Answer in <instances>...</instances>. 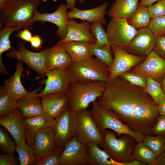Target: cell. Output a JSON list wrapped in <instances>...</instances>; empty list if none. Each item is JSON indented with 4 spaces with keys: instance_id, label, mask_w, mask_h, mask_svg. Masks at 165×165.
<instances>
[{
    "instance_id": "obj_1",
    "label": "cell",
    "mask_w": 165,
    "mask_h": 165,
    "mask_svg": "<svg viewBox=\"0 0 165 165\" xmlns=\"http://www.w3.org/2000/svg\"><path fill=\"white\" fill-rule=\"evenodd\" d=\"M97 100L101 106L113 111L131 130L145 135H151L160 116L158 105L145 89L120 76L106 83Z\"/></svg>"
},
{
    "instance_id": "obj_2",
    "label": "cell",
    "mask_w": 165,
    "mask_h": 165,
    "mask_svg": "<svg viewBox=\"0 0 165 165\" xmlns=\"http://www.w3.org/2000/svg\"><path fill=\"white\" fill-rule=\"evenodd\" d=\"M41 0H9L0 9V26L31 29Z\"/></svg>"
},
{
    "instance_id": "obj_3",
    "label": "cell",
    "mask_w": 165,
    "mask_h": 165,
    "mask_svg": "<svg viewBox=\"0 0 165 165\" xmlns=\"http://www.w3.org/2000/svg\"><path fill=\"white\" fill-rule=\"evenodd\" d=\"M102 135V141L98 146L113 160L122 165H145L134 160L133 153L137 143L131 136L123 134L118 136L110 129L105 130Z\"/></svg>"
},
{
    "instance_id": "obj_4",
    "label": "cell",
    "mask_w": 165,
    "mask_h": 165,
    "mask_svg": "<svg viewBox=\"0 0 165 165\" xmlns=\"http://www.w3.org/2000/svg\"><path fill=\"white\" fill-rule=\"evenodd\" d=\"M106 82L81 81L70 83L66 93L68 106L77 112L86 109L104 92Z\"/></svg>"
},
{
    "instance_id": "obj_5",
    "label": "cell",
    "mask_w": 165,
    "mask_h": 165,
    "mask_svg": "<svg viewBox=\"0 0 165 165\" xmlns=\"http://www.w3.org/2000/svg\"><path fill=\"white\" fill-rule=\"evenodd\" d=\"M67 69L70 83L81 81L107 82L109 75V67L93 57L72 63Z\"/></svg>"
},
{
    "instance_id": "obj_6",
    "label": "cell",
    "mask_w": 165,
    "mask_h": 165,
    "mask_svg": "<svg viewBox=\"0 0 165 165\" xmlns=\"http://www.w3.org/2000/svg\"><path fill=\"white\" fill-rule=\"evenodd\" d=\"M97 100L92 103L90 112L102 134L106 130L110 129L114 131L118 136L128 134L133 137L137 143L143 141L145 135L131 130L122 122L113 111L101 106Z\"/></svg>"
},
{
    "instance_id": "obj_7",
    "label": "cell",
    "mask_w": 165,
    "mask_h": 165,
    "mask_svg": "<svg viewBox=\"0 0 165 165\" xmlns=\"http://www.w3.org/2000/svg\"><path fill=\"white\" fill-rule=\"evenodd\" d=\"M137 32L127 19L113 18L108 24L106 33L110 47L126 51Z\"/></svg>"
},
{
    "instance_id": "obj_8",
    "label": "cell",
    "mask_w": 165,
    "mask_h": 165,
    "mask_svg": "<svg viewBox=\"0 0 165 165\" xmlns=\"http://www.w3.org/2000/svg\"><path fill=\"white\" fill-rule=\"evenodd\" d=\"M77 125V112L68 106L54 119L52 126L56 146L64 148L67 144L75 136Z\"/></svg>"
},
{
    "instance_id": "obj_9",
    "label": "cell",
    "mask_w": 165,
    "mask_h": 165,
    "mask_svg": "<svg viewBox=\"0 0 165 165\" xmlns=\"http://www.w3.org/2000/svg\"><path fill=\"white\" fill-rule=\"evenodd\" d=\"M77 125L75 137L81 143L87 145L94 143L100 145L103 135L94 121L90 111L87 109L77 112Z\"/></svg>"
},
{
    "instance_id": "obj_10",
    "label": "cell",
    "mask_w": 165,
    "mask_h": 165,
    "mask_svg": "<svg viewBox=\"0 0 165 165\" xmlns=\"http://www.w3.org/2000/svg\"><path fill=\"white\" fill-rule=\"evenodd\" d=\"M50 48H47L39 52H34L28 49L22 42L19 43L17 49L8 52L6 55L23 61L40 76L45 75L47 57Z\"/></svg>"
},
{
    "instance_id": "obj_11",
    "label": "cell",
    "mask_w": 165,
    "mask_h": 165,
    "mask_svg": "<svg viewBox=\"0 0 165 165\" xmlns=\"http://www.w3.org/2000/svg\"><path fill=\"white\" fill-rule=\"evenodd\" d=\"M114 54L113 63L109 67V75L107 83L112 82L122 74L127 72L138 64L143 62L147 56L134 55L126 51L111 47Z\"/></svg>"
},
{
    "instance_id": "obj_12",
    "label": "cell",
    "mask_w": 165,
    "mask_h": 165,
    "mask_svg": "<svg viewBox=\"0 0 165 165\" xmlns=\"http://www.w3.org/2000/svg\"><path fill=\"white\" fill-rule=\"evenodd\" d=\"M89 164L87 145L73 137L66 145L59 159V165Z\"/></svg>"
},
{
    "instance_id": "obj_13",
    "label": "cell",
    "mask_w": 165,
    "mask_h": 165,
    "mask_svg": "<svg viewBox=\"0 0 165 165\" xmlns=\"http://www.w3.org/2000/svg\"><path fill=\"white\" fill-rule=\"evenodd\" d=\"M45 75L47 77L45 86L38 93L39 98L53 93L66 94L70 83L67 68L48 71L46 72Z\"/></svg>"
},
{
    "instance_id": "obj_14",
    "label": "cell",
    "mask_w": 165,
    "mask_h": 165,
    "mask_svg": "<svg viewBox=\"0 0 165 165\" xmlns=\"http://www.w3.org/2000/svg\"><path fill=\"white\" fill-rule=\"evenodd\" d=\"M131 72L144 74L160 82L165 75V60L153 50L143 62L134 67Z\"/></svg>"
},
{
    "instance_id": "obj_15",
    "label": "cell",
    "mask_w": 165,
    "mask_h": 165,
    "mask_svg": "<svg viewBox=\"0 0 165 165\" xmlns=\"http://www.w3.org/2000/svg\"><path fill=\"white\" fill-rule=\"evenodd\" d=\"M156 38L148 27L139 29L126 51L137 56H147L154 50Z\"/></svg>"
},
{
    "instance_id": "obj_16",
    "label": "cell",
    "mask_w": 165,
    "mask_h": 165,
    "mask_svg": "<svg viewBox=\"0 0 165 165\" xmlns=\"http://www.w3.org/2000/svg\"><path fill=\"white\" fill-rule=\"evenodd\" d=\"M68 9L67 4L62 3L57 9L52 13H40L38 12L34 21L50 22L56 25L58 27L56 34L61 39H63L65 38L67 32Z\"/></svg>"
},
{
    "instance_id": "obj_17",
    "label": "cell",
    "mask_w": 165,
    "mask_h": 165,
    "mask_svg": "<svg viewBox=\"0 0 165 165\" xmlns=\"http://www.w3.org/2000/svg\"><path fill=\"white\" fill-rule=\"evenodd\" d=\"M40 88V87L36 88L17 100L18 108L24 118L45 114L41 101L37 95L41 91Z\"/></svg>"
},
{
    "instance_id": "obj_18",
    "label": "cell",
    "mask_w": 165,
    "mask_h": 165,
    "mask_svg": "<svg viewBox=\"0 0 165 165\" xmlns=\"http://www.w3.org/2000/svg\"><path fill=\"white\" fill-rule=\"evenodd\" d=\"M56 147L52 126L42 129L36 134L32 148L39 160L51 152Z\"/></svg>"
},
{
    "instance_id": "obj_19",
    "label": "cell",
    "mask_w": 165,
    "mask_h": 165,
    "mask_svg": "<svg viewBox=\"0 0 165 165\" xmlns=\"http://www.w3.org/2000/svg\"><path fill=\"white\" fill-rule=\"evenodd\" d=\"M89 22L84 21L77 23L72 19H68L67 32L65 38L60 39L63 42L69 41H82L95 42L96 40L90 31Z\"/></svg>"
},
{
    "instance_id": "obj_20",
    "label": "cell",
    "mask_w": 165,
    "mask_h": 165,
    "mask_svg": "<svg viewBox=\"0 0 165 165\" xmlns=\"http://www.w3.org/2000/svg\"><path fill=\"white\" fill-rule=\"evenodd\" d=\"M24 118L18 108L9 115L0 118V124L9 133L16 144L25 138Z\"/></svg>"
},
{
    "instance_id": "obj_21",
    "label": "cell",
    "mask_w": 165,
    "mask_h": 165,
    "mask_svg": "<svg viewBox=\"0 0 165 165\" xmlns=\"http://www.w3.org/2000/svg\"><path fill=\"white\" fill-rule=\"evenodd\" d=\"M54 119L45 114L42 115L24 119L25 138L27 144L33 147L37 132L45 128L53 126Z\"/></svg>"
},
{
    "instance_id": "obj_22",
    "label": "cell",
    "mask_w": 165,
    "mask_h": 165,
    "mask_svg": "<svg viewBox=\"0 0 165 165\" xmlns=\"http://www.w3.org/2000/svg\"><path fill=\"white\" fill-rule=\"evenodd\" d=\"M41 102L45 113L53 119L58 117L68 106L66 94L56 93L42 97Z\"/></svg>"
},
{
    "instance_id": "obj_23",
    "label": "cell",
    "mask_w": 165,
    "mask_h": 165,
    "mask_svg": "<svg viewBox=\"0 0 165 165\" xmlns=\"http://www.w3.org/2000/svg\"><path fill=\"white\" fill-rule=\"evenodd\" d=\"M72 63L70 56L59 41L50 48L46 62V72L55 69H66Z\"/></svg>"
},
{
    "instance_id": "obj_24",
    "label": "cell",
    "mask_w": 165,
    "mask_h": 165,
    "mask_svg": "<svg viewBox=\"0 0 165 165\" xmlns=\"http://www.w3.org/2000/svg\"><path fill=\"white\" fill-rule=\"evenodd\" d=\"M109 3L105 2L94 8L81 10L76 7L72 10L67 12V17L69 19H79L90 22H99L103 24H106L105 15Z\"/></svg>"
},
{
    "instance_id": "obj_25",
    "label": "cell",
    "mask_w": 165,
    "mask_h": 165,
    "mask_svg": "<svg viewBox=\"0 0 165 165\" xmlns=\"http://www.w3.org/2000/svg\"><path fill=\"white\" fill-rule=\"evenodd\" d=\"M61 43L70 56L72 63L79 62L93 57L90 50L93 42L69 41Z\"/></svg>"
},
{
    "instance_id": "obj_26",
    "label": "cell",
    "mask_w": 165,
    "mask_h": 165,
    "mask_svg": "<svg viewBox=\"0 0 165 165\" xmlns=\"http://www.w3.org/2000/svg\"><path fill=\"white\" fill-rule=\"evenodd\" d=\"M24 70L22 61L18 62L13 75L4 81V86L6 90L17 100L29 92L24 88L21 82V76Z\"/></svg>"
},
{
    "instance_id": "obj_27",
    "label": "cell",
    "mask_w": 165,
    "mask_h": 165,
    "mask_svg": "<svg viewBox=\"0 0 165 165\" xmlns=\"http://www.w3.org/2000/svg\"><path fill=\"white\" fill-rule=\"evenodd\" d=\"M138 2L133 0H115L109 10L108 15L111 18L128 19L136 11Z\"/></svg>"
},
{
    "instance_id": "obj_28",
    "label": "cell",
    "mask_w": 165,
    "mask_h": 165,
    "mask_svg": "<svg viewBox=\"0 0 165 165\" xmlns=\"http://www.w3.org/2000/svg\"><path fill=\"white\" fill-rule=\"evenodd\" d=\"M87 147L89 163L91 165H122L113 160L107 153L97 144L90 143Z\"/></svg>"
},
{
    "instance_id": "obj_29",
    "label": "cell",
    "mask_w": 165,
    "mask_h": 165,
    "mask_svg": "<svg viewBox=\"0 0 165 165\" xmlns=\"http://www.w3.org/2000/svg\"><path fill=\"white\" fill-rule=\"evenodd\" d=\"M15 151L20 165H37L39 159L33 148L27 144L25 138L16 144Z\"/></svg>"
},
{
    "instance_id": "obj_30",
    "label": "cell",
    "mask_w": 165,
    "mask_h": 165,
    "mask_svg": "<svg viewBox=\"0 0 165 165\" xmlns=\"http://www.w3.org/2000/svg\"><path fill=\"white\" fill-rule=\"evenodd\" d=\"M148 6L138 4L132 16L128 19V23L136 29L148 27L150 20Z\"/></svg>"
},
{
    "instance_id": "obj_31",
    "label": "cell",
    "mask_w": 165,
    "mask_h": 165,
    "mask_svg": "<svg viewBox=\"0 0 165 165\" xmlns=\"http://www.w3.org/2000/svg\"><path fill=\"white\" fill-rule=\"evenodd\" d=\"M133 156L134 160L140 161L145 165H156L158 157L142 141L137 143Z\"/></svg>"
},
{
    "instance_id": "obj_32",
    "label": "cell",
    "mask_w": 165,
    "mask_h": 165,
    "mask_svg": "<svg viewBox=\"0 0 165 165\" xmlns=\"http://www.w3.org/2000/svg\"><path fill=\"white\" fill-rule=\"evenodd\" d=\"M22 29L20 27H3L0 31V72L1 74H8L2 60V53L11 48L9 40L10 35L14 31Z\"/></svg>"
},
{
    "instance_id": "obj_33",
    "label": "cell",
    "mask_w": 165,
    "mask_h": 165,
    "mask_svg": "<svg viewBox=\"0 0 165 165\" xmlns=\"http://www.w3.org/2000/svg\"><path fill=\"white\" fill-rule=\"evenodd\" d=\"M18 108L17 100L10 95L4 86L0 89V117L6 116Z\"/></svg>"
},
{
    "instance_id": "obj_34",
    "label": "cell",
    "mask_w": 165,
    "mask_h": 165,
    "mask_svg": "<svg viewBox=\"0 0 165 165\" xmlns=\"http://www.w3.org/2000/svg\"><path fill=\"white\" fill-rule=\"evenodd\" d=\"M142 142L158 156L165 151V135H146Z\"/></svg>"
},
{
    "instance_id": "obj_35",
    "label": "cell",
    "mask_w": 165,
    "mask_h": 165,
    "mask_svg": "<svg viewBox=\"0 0 165 165\" xmlns=\"http://www.w3.org/2000/svg\"><path fill=\"white\" fill-rule=\"evenodd\" d=\"M90 50L93 56H95L108 67L112 65L114 58L112 55L110 46L107 45L100 46L94 42L92 44Z\"/></svg>"
},
{
    "instance_id": "obj_36",
    "label": "cell",
    "mask_w": 165,
    "mask_h": 165,
    "mask_svg": "<svg viewBox=\"0 0 165 165\" xmlns=\"http://www.w3.org/2000/svg\"><path fill=\"white\" fill-rule=\"evenodd\" d=\"M145 90L158 105L165 97V94L162 89L160 82L149 76L147 77V85Z\"/></svg>"
},
{
    "instance_id": "obj_37",
    "label": "cell",
    "mask_w": 165,
    "mask_h": 165,
    "mask_svg": "<svg viewBox=\"0 0 165 165\" xmlns=\"http://www.w3.org/2000/svg\"><path fill=\"white\" fill-rule=\"evenodd\" d=\"M90 31L96 40L95 43L97 45L101 46L104 45H107L110 46L107 33L102 24L99 22L93 23L91 25Z\"/></svg>"
},
{
    "instance_id": "obj_38",
    "label": "cell",
    "mask_w": 165,
    "mask_h": 165,
    "mask_svg": "<svg viewBox=\"0 0 165 165\" xmlns=\"http://www.w3.org/2000/svg\"><path fill=\"white\" fill-rule=\"evenodd\" d=\"M16 144L1 127L0 128V148L4 152L14 155Z\"/></svg>"
},
{
    "instance_id": "obj_39",
    "label": "cell",
    "mask_w": 165,
    "mask_h": 165,
    "mask_svg": "<svg viewBox=\"0 0 165 165\" xmlns=\"http://www.w3.org/2000/svg\"><path fill=\"white\" fill-rule=\"evenodd\" d=\"M119 76L130 83L145 89L147 76L142 74L135 72H126Z\"/></svg>"
},
{
    "instance_id": "obj_40",
    "label": "cell",
    "mask_w": 165,
    "mask_h": 165,
    "mask_svg": "<svg viewBox=\"0 0 165 165\" xmlns=\"http://www.w3.org/2000/svg\"><path fill=\"white\" fill-rule=\"evenodd\" d=\"M148 27L156 38L165 35V15L151 19Z\"/></svg>"
},
{
    "instance_id": "obj_41",
    "label": "cell",
    "mask_w": 165,
    "mask_h": 165,
    "mask_svg": "<svg viewBox=\"0 0 165 165\" xmlns=\"http://www.w3.org/2000/svg\"><path fill=\"white\" fill-rule=\"evenodd\" d=\"M64 148L56 147L51 152L39 160L37 165H59L60 157Z\"/></svg>"
},
{
    "instance_id": "obj_42",
    "label": "cell",
    "mask_w": 165,
    "mask_h": 165,
    "mask_svg": "<svg viewBox=\"0 0 165 165\" xmlns=\"http://www.w3.org/2000/svg\"><path fill=\"white\" fill-rule=\"evenodd\" d=\"M148 10L151 19L165 15V0L158 1L148 6Z\"/></svg>"
},
{
    "instance_id": "obj_43",
    "label": "cell",
    "mask_w": 165,
    "mask_h": 165,
    "mask_svg": "<svg viewBox=\"0 0 165 165\" xmlns=\"http://www.w3.org/2000/svg\"><path fill=\"white\" fill-rule=\"evenodd\" d=\"M151 135H165V117L162 116H159L152 130Z\"/></svg>"
},
{
    "instance_id": "obj_44",
    "label": "cell",
    "mask_w": 165,
    "mask_h": 165,
    "mask_svg": "<svg viewBox=\"0 0 165 165\" xmlns=\"http://www.w3.org/2000/svg\"><path fill=\"white\" fill-rule=\"evenodd\" d=\"M154 51L159 56L165 60V35L156 38Z\"/></svg>"
},
{
    "instance_id": "obj_45",
    "label": "cell",
    "mask_w": 165,
    "mask_h": 165,
    "mask_svg": "<svg viewBox=\"0 0 165 165\" xmlns=\"http://www.w3.org/2000/svg\"><path fill=\"white\" fill-rule=\"evenodd\" d=\"M18 163L13 155L8 153L0 154V165H17Z\"/></svg>"
},
{
    "instance_id": "obj_46",
    "label": "cell",
    "mask_w": 165,
    "mask_h": 165,
    "mask_svg": "<svg viewBox=\"0 0 165 165\" xmlns=\"http://www.w3.org/2000/svg\"><path fill=\"white\" fill-rule=\"evenodd\" d=\"M16 36L23 40L29 42L33 36L31 32L28 28H24L23 30L19 32Z\"/></svg>"
},
{
    "instance_id": "obj_47",
    "label": "cell",
    "mask_w": 165,
    "mask_h": 165,
    "mask_svg": "<svg viewBox=\"0 0 165 165\" xmlns=\"http://www.w3.org/2000/svg\"><path fill=\"white\" fill-rule=\"evenodd\" d=\"M30 42L31 46L36 49L40 48L43 42L41 37L37 35L33 36Z\"/></svg>"
},
{
    "instance_id": "obj_48",
    "label": "cell",
    "mask_w": 165,
    "mask_h": 165,
    "mask_svg": "<svg viewBox=\"0 0 165 165\" xmlns=\"http://www.w3.org/2000/svg\"><path fill=\"white\" fill-rule=\"evenodd\" d=\"M158 113L160 115L165 117V97L158 105Z\"/></svg>"
},
{
    "instance_id": "obj_49",
    "label": "cell",
    "mask_w": 165,
    "mask_h": 165,
    "mask_svg": "<svg viewBox=\"0 0 165 165\" xmlns=\"http://www.w3.org/2000/svg\"><path fill=\"white\" fill-rule=\"evenodd\" d=\"M156 165H165V151L158 156Z\"/></svg>"
},
{
    "instance_id": "obj_50",
    "label": "cell",
    "mask_w": 165,
    "mask_h": 165,
    "mask_svg": "<svg viewBox=\"0 0 165 165\" xmlns=\"http://www.w3.org/2000/svg\"><path fill=\"white\" fill-rule=\"evenodd\" d=\"M161 0H141L138 4L148 6L153 4L155 2Z\"/></svg>"
},
{
    "instance_id": "obj_51",
    "label": "cell",
    "mask_w": 165,
    "mask_h": 165,
    "mask_svg": "<svg viewBox=\"0 0 165 165\" xmlns=\"http://www.w3.org/2000/svg\"><path fill=\"white\" fill-rule=\"evenodd\" d=\"M68 9L72 10L75 7V0H66Z\"/></svg>"
},
{
    "instance_id": "obj_52",
    "label": "cell",
    "mask_w": 165,
    "mask_h": 165,
    "mask_svg": "<svg viewBox=\"0 0 165 165\" xmlns=\"http://www.w3.org/2000/svg\"><path fill=\"white\" fill-rule=\"evenodd\" d=\"M160 84L162 89L165 94V75L160 82Z\"/></svg>"
},
{
    "instance_id": "obj_53",
    "label": "cell",
    "mask_w": 165,
    "mask_h": 165,
    "mask_svg": "<svg viewBox=\"0 0 165 165\" xmlns=\"http://www.w3.org/2000/svg\"><path fill=\"white\" fill-rule=\"evenodd\" d=\"M9 0H0V9L3 7Z\"/></svg>"
},
{
    "instance_id": "obj_54",
    "label": "cell",
    "mask_w": 165,
    "mask_h": 165,
    "mask_svg": "<svg viewBox=\"0 0 165 165\" xmlns=\"http://www.w3.org/2000/svg\"><path fill=\"white\" fill-rule=\"evenodd\" d=\"M133 0L138 1H138H139V0Z\"/></svg>"
},
{
    "instance_id": "obj_55",
    "label": "cell",
    "mask_w": 165,
    "mask_h": 165,
    "mask_svg": "<svg viewBox=\"0 0 165 165\" xmlns=\"http://www.w3.org/2000/svg\"><path fill=\"white\" fill-rule=\"evenodd\" d=\"M75 1H76V0H75Z\"/></svg>"
}]
</instances>
